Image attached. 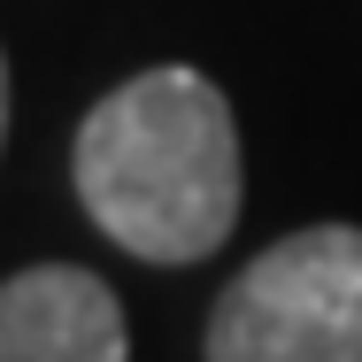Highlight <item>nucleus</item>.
Here are the masks:
<instances>
[{
	"instance_id": "nucleus-2",
	"label": "nucleus",
	"mask_w": 362,
	"mask_h": 362,
	"mask_svg": "<svg viewBox=\"0 0 362 362\" xmlns=\"http://www.w3.org/2000/svg\"><path fill=\"white\" fill-rule=\"evenodd\" d=\"M209 362H362V223L262 247L209 316Z\"/></svg>"
},
{
	"instance_id": "nucleus-1",
	"label": "nucleus",
	"mask_w": 362,
	"mask_h": 362,
	"mask_svg": "<svg viewBox=\"0 0 362 362\" xmlns=\"http://www.w3.org/2000/svg\"><path fill=\"white\" fill-rule=\"evenodd\" d=\"M85 216L139 262H201L239 223V124L201 70L170 62L116 85L70 146Z\"/></svg>"
},
{
	"instance_id": "nucleus-4",
	"label": "nucleus",
	"mask_w": 362,
	"mask_h": 362,
	"mask_svg": "<svg viewBox=\"0 0 362 362\" xmlns=\"http://www.w3.org/2000/svg\"><path fill=\"white\" fill-rule=\"evenodd\" d=\"M0 139H8V62H0Z\"/></svg>"
},
{
	"instance_id": "nucleus-3",
	"label": "nucleus",
	"mask_w": 362,
	"mask_h": 362,
	"mask_svg": "<svg viewBox=\"0 0 362 362\" xmlns=\"http://www.w3.org/2000/svg\"><path fill=\"white\" fill-rule=\"evenodd\" d=\"M0 362H132L124 300L77 262H39L0 286Z\"/></svg>"
}]
</instances>
